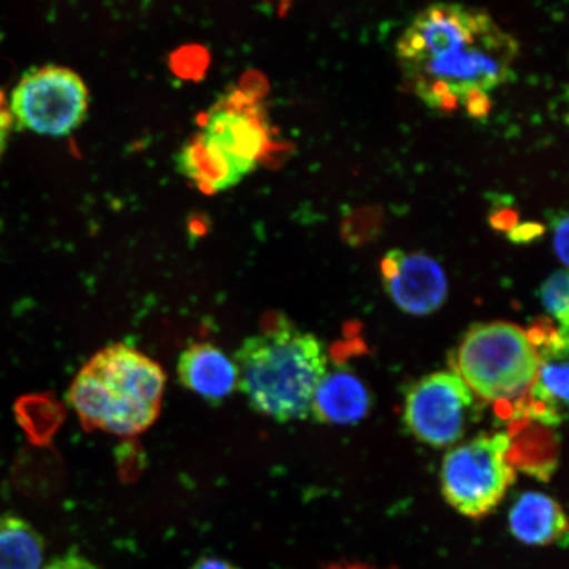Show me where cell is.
I'll list each match as a JSON object with an SVG mask.
<instances>
[{"instance_id": "cell-1", "label": "cell", "mask_w": 569, "mask_h": 569, "mask_svg": "<svg viewBox=\"0 0 569 569\" xmlns=\"http://www.w3.org/2000/svg\"><path fill=\"white\" fill-rule=\"evenodd\" d=\"M239 387L252 409L279 422L311 415L312 398L327 373L325 347L287 318L274 317L234 355Z\"/></svg>"}, {"instance_id": "cell-2", "label": "cell", "mask_w": 569, "mask_h": 569, "mask_svg": "<svg viewBox=\"0 0 569 569\" xmlns=\"http://www.w3.org/2000/svg\"><path fill=\"white\" fill-rule=\"evenodd\" d=\"M166 382L159 362L137 348L116 343L83 366L68 400L87 429L138 436L158 419Z\"/></svg>"}, {"instance_id": "cell-3", "label": "cell", "mask_w": 569, "mask_h": 569, "mask_svg": "<svg viewBox=\"0 0 569 569\" xmlns=\"http://www.w3.org/2000/svg\"><path fill=\"white\" fill-rule=\"evenodd\" d=\"M537 340L510 322L480 323L466 333L457 372L473 396L489 402L522 400L539 369Z\"/></svg>"}, {"instance_id": "cell-4", "label": "cell", "mask_w": 569, "mask_h": 569, "mask_svg": "<svg viewBox=\"0 0 569 569\" xmlns=\"http://www.w3.org/2000/svg\"><path fill=\"white\" fill-rule=\"evenodd\" d=\"M510 448V437L505 432L481 433L455 447L442 466L446 501L468 518L492 513L516 481Z\"/></svg>"}, {"instance_id": "cell-5", "label": "cell", "mask_w": 569, "mask_h": 569, "mask_svg": "<svg viewBox=\"0 0 569 569\" xmlns=\"http://www.w3.org/2000/svg\"><path fill=\"white\" fill-rule=\"evenodd\" d=\"M89 92L74 71L47 67L23 77L12 92L10 112L20 127L63 137L82 123Z\"/></svg>"}, {"instance_id": "cell-6", "label": "cell", "mask_w": 569, "mask_h": 569, "mask_svg": "<svg viewBox=\"0 0 569 569\" xmlns=\"http://www.w3.org/2000/svg\"><path fill=\"white\" fill-rule=\"evenodd\" d=\"M473 401L472 391L457 371L432 373L409 391L405 422L421 442L450 446L465 433Z\"/></svg>"}, {"instance_id": "cell-7", "label": "cell", "mask_w": 569, "mask_h": 569, "mask_svg": "<svg viewBox=\"0 0 569 569\" xmlns=\"http://www.w3.org/2000/svg\"><path fill=\"white\" fill-rule=\"evenodd\" d=\"M381 276L391 300L407 315L429 316L446 302L447 277L430 256L391 249L381 261Z\"/></svg>"}, {"instance_id": "cell-8", "label": "cell", "mask_w": 569, "mask_h": 569, "mask_svg": "<svg viewBox=\"0 0 569 569\" xmlns=\"http://www.w3.org/2000/svg\"><path fill=\"white\" fill-rule=\"evenodd\" d=\"M204 134L244 176L264 158L272 142L264 117L248 96L233 97L213 109L206 120Z\"/></svg>"}, {"instance_id": "cell-9", "label": "cell", "mask_w": 569, "mask_h": 569, "mask_svg": "<svg viewBox=\"0 0 569 569\" xmlns=\"http://www.w3.org/2000/svg\"><path fill=\"white\" fill-rule=\"evenodd\" d=\"M538 338L540 362L526 396V411L540 423L558 426L566 421L568 410V336L550 329Z\"/></svg>"}, {"instance_id": "cell-10", "label": "cell", "mask_w": 569, "mask_h": 569, "mask_svg": "<svg viewBox=\"0 0 569 569\" xmlns=\"http://www.w3.org/2000/svg\"><path fill=\"white\" fill-rule=\"evenodd\" d=\"M177 373L184 388L210 403L223 402L239 387L237 365L211 343L188 347L178 359Z\"/></svg>"}, {"instance_id": "cell-11", "label": "cell", "mask_w": 569, "mask_h": 569, "mask_svg": "<svg viewBox=\"0 0 569 569\" xmlns=\"http://www.w3.org/2000/svg\"><path fill=\"white\" fill-rule=\"evenodd\" d=\"M509 528L529 546L560 545L568 538L563 509L553 498L539 492H526L518 498L509 513Z\"/></svg>"}, {"instance_id": "cell-12", "label": "cell", "mask_w": 569, "mask_h": 569, "mask_svg": "<svg viewBox=\"0 0 569 569\" xmlns=\"http://www.w3.org/2000/svg\"><path fill=\"white\" fill-rule=\"evenodd\" d=\"M368 390L350 372L326 373L320 380L311 403V415L319 422L352 425L361 421L369 410Z\"/></svg>"}, {"instance_id": "cell-13", "label": "cell", "mask_w": 569, "mask_h": 569, "mask_svg": "<svg viewBox=\"0 0 569 569\" xmlns=\"http://www.w3.org/2000/svg\"><path fill=\"white\" fill-rule=\"evenodd\" d=\"M177 162L184 177L209 193L230 189L244 177L203 133H198L181 149Z\"/></svg>"}, {"instance_id": "cell-14", "label": "cell", "mask_w": 569, "mask_h": 569, "mask_svg": "<svg viewBox=\"0 0 569 569\" xmlns=\"http://www.w3.org/2000/svg\"><path fill=\"white\" fill-rule=\"evenodd\" d=\"M44 553V539L32 525L18 516H0V569H42Z\"/></svg>"}, {"instance_id": "cell-15", "label": "cell", "mask_w": 569, "mask_h": 569, "mask_svg": "<svg viewBox=\"0 0 569 569\" xmlns=\"http://www.w3.org/2000/svg\"><path fill=\"white\" fill-rule=\"evenodd\" d=\"M13 409L21 429L33 443L47 442L61 423L62 412L59 403L46 395L21 397Z\"/></svg>"}, {"instance_id": "cell-16", "label": "cell", "mask_w": 569, "mask_h": 569, "mask_svg": "<svg viewBox=\"0 0 569 569\" xmlns=\"http://www.w3.org/2000/svg\"><path fill=\"white\" fill-rule=\"evenodd\" d=\"M386 212L381 206L367 204L348 211L340 223V237L347 246L360 248L379 239Z\"/></svg>"}, {"instance_id": "cell-17", "label": "cell", "mask_w": 569, "mask_h": 569, "mask_svg": "<svg viewBox=\"0 0 569 569\" xmlns=\"http://www.w3.org/2000/svg\"><path fill=\"white\" fill-rule=\"evenodd\" d=\"M568 272L566 269L557 270L540 288V300L550 317L557 319L559 331L568 336L569 302H568Z\"/></svg>"}, {"instance_id": "cell-18", "label": "cell", "mask_w": 569, "mask_h": 569, "mask_svg": "<svg viewBox=\"0 0 569 569\" xmlns=\"http://www.w3.org/2000/svg\"><path fill=\"white\" fill-rule=\"evenodd\" d=\"M519 213L515 199L508 196H496L492 209L488 213V223L497 232H510L518 226Z\"/></svg>"}, {"instance_id": "cell-19", "label": "cell", "mask_w": 569, "mask_h": 569, "mask_svg": "<svg viewBox=\"0 0 569 569\" xmlns=\"http://www.w3.org/2000/svg\"><path fill=\"white\" fill-rule=\"evenodd\" d=\"M460 103L466 107L469 117L478 120L488 118L492 110V101L483 91L478 88L467 89L460 97Z\"/></svg>"}, {"instance_id": "cell-20", "label": "cell", "mask_w": 569, "mask_h": 569, "mask_svg": "<svg viewBox=\"0 0 569 569\" xmlns=\"http://www.w3.org/2000/svg\"><path fill=\"white\" fill-rule=\"evenodd\" d=\"M546 226L537 222L518 224L508 232V239L515 244H529L543 237Z\"/></svg>"}, {"instance_id": "cell-21", "label": "cell", "mask_w": 569, "mask_h": 569, "mask_svg": "<svg viewBox=\"0 0 569 569\" xmlns=\"http://www.w3.org/2000/svg\"><path fill=\"white\" fill-rule=\"evenodd\" d=\"M568 224L567 213L555 219L553 223V247L561 262L568 266Z\"/></svg>"}, {"instance_id": "cell-22", "label": "cell", "mask_w": 569, "mask_h": 569, "mask_svg": "<svg viewBox=\"0 0 569 569\" xmlns=\"http://www.w3.org/2000/svg\"><path fill=\"white\" fill-rule=\"evenodd\" d=\"M42 569H98L96 565H92L91 561L81 553L76 551H70L62 557L57 558L49 563L47 567Z\"/></svg>"}, {"instance_id": "cell-23", "label": "cell", "mask_w": 569, "mask_h": 569, "mask_svg": "<svg viewBox=\"0 0 569 569\" xmlns=\"http://www.w3.org/2000/svg\"><path fill=\"white\" fill-rule=\"evenodd\" d=\"M204 54L201 51L194 52L193 60H190V49L188 52H182L178 56V71L182 76H193L201 73L202 68L206 67V61H202Z\"/></svg>"}, {"instance_id": "cell-24", "label": "cell", "mask_w": 569, "mask_h": 569, "mask_svg": "<svg viewBox=\"0 0 569 569\" xmlns=\"http://www.w3.org/2000/svg\"><path fill=\"white\" fill-rule=\"evenodd\" d=\"M12 124V116L9 107L6 106L4 97L2 92H0V156H2L7 142V138H9V133Z\"/></svg>"}, {"instance_id": "cell-25", "label": "cell", "mask_w": 569, "mask_h": 569, "mask_svg": "<svg viewBox=\"0 0 569 569\" xmlns=\"http://www.w3.org/2000/svg\"><path fill=\"white\" fill-rule=\"evenodd\" d=\"M191 569H240L224 559L202 558L196 561Z\"/></svg>"}, {"instance_id": "cell-26", "label": "cell", "mask_w": 569, "mask_h": 569, "mask_svg": "<svg viewBox=\"0 0 569 569\" xmlns=\"http://www.w3.org/2000/svg\"><path fill=\"white\" fill-rule=\"evenodd\" d=\"M327 569H377V568L362 566V565H336V566H331Z\"/></svg>"}]
</instances>
